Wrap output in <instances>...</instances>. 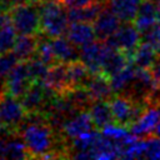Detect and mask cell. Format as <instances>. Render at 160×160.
<instances>
[{"label": "cell", "instance_id": "1", "mask_svg": "<svg viewBox=\"0 0 160 160\" xmlns=\"http://www.w3.org/2000/svg\"><path fill=\"white\" fill-rule=\"evenodd\" d=\"M32 120L26 116L21 126V136L25 141L30 158H60L62 156L58 149L59 136L55 129L48 122L42 112L29 114ZM20 129V128H19Z\"/></svg>", "mask_w": 160, "mask_h": 160}, {"label": "cell", "instance_id": "2", "mask_svg": "<svg viewBox=\"0 0 160 160\" xmlns=\"http://www.w3.org/2000/svg\"><path fill=\"white\" fill-rule=\"evenodd\" d=\"M62 0H45L39 2L41 18V32L48 38H58L66 34L69 16Z\"/></svg>", "mask_w": 160, "mask_h": 160}, {"label": "cell", "instance_id": "3", "mask_svg": "<svg viewBox=\"0 0 160 160\" xmlns=\"http://www.w3.org/2000/svg\"><path fill=\"white\" fill-rule=\"evenodd\" d=\"M9 15L18 34L39 35V31H41V18L38 2H25L12 6Z\"/></svg>", "mask_w": 160, "mask_h": 160}, {"label": "cell", "instance_id": "4", "mask_svg": "<svg viewBox=\"0 0 160 160\" xmlns=\"http://www.w3.org/2000/svg\"><path fill=\"white\" fill-rule=\"evenodd\" d=\"M140 40H141V32L139 31L136 25L131 24V21H124V24L119 26L116 32L104 41L108 45L126 52V55L131 60L132 52L139 46Z\"/></svg>", "mask_w": 160, "mask_h": 160}, {"label": "cell", "instance_id": "5", "mask_svg": "<svg viewBox=\"0 0 160 160\" xmlns=\"http://www.w3.org/2000/svg\"><path fill=\"white\" fill-rule=\"evenodd\" d=\"M18 99L10 94H4L0 98V119L5 128L10 130H18L28 116L26 109Z\"/></svg>", "mask_w": 160, "mask_h": 160}, {"label": "cell", "instance_id": "6", "mask_svg": "<svg viewBox=\"0 0 160 160\" xmlns=\"http://www.w3.org/2000/svg\"><path fill=\"white\" fill-rule=\"evenodd\" d=\"M32 80L29 72L28 60L26 61H18V64L12 68L9 75L5 79V91L15 98H21L29 86L31 85Z\"/></svg>", "mask_w": 160, "mask_h": 160}, {"label": "cell", "instance_id": "7", "mask_svg": "<svg viewBox=\"0 0 160 160\" xmlns=\"http://www.w3.org/2000/svg\"><path fill=\"white\" fill-rule=\"evenodd\" d=\"M30 158L21 134L11 130L6 136L0 138V159H26Z\"/></svg>", "mask_w": 160, "mask_h": 160}, {"label": "cell", "instance_id": "8", "mask_svg": "<svg viewBox=\"0 0 160 160\" xmlns=\"http://www.w3.org/2000/svg\"><path fill=\"white\" fill-rule=\"evenodd\" d=\"M106 52V42L100 41H91L80 49V60L88 66L89 71L95 75L101 72L102 60Z\"/></svg>", "mask_w": 160, "mask_h": 160}, {"label": "cell", "instance_id": "9", "mask_svg": "<svg viewBox=\"0 0 160 160\" xmlns=\"http://www.w3.org/2000/svg\"><path fill=\"white\" fill-rule=\"evenodd\" d=\"M120 22H121L120 18L111 10V8L104 6V9L100 11V14L94 21L96 38L102 41L106 40L108 38H110L112 34L116 32V30L121 25Z\"/></svg>", "mask_w": 160, "mask_h": 160}, {"label": "cell", "instance_id": "10", "mask_svg": "<svg viewBox=\"0 0 160 160\" xmlns=\"http://www.w3.org/2000/svg\"><path fill=\"white\" fill-rule=\"evenodd\" d=\"M160 120V109L158 104H150L141 116L130 125V131L136 136H144L152 131Z\"/></svg>", "mask_w": 160, "mask_h": 160}, {"label": "cell", "instance_id": "11", "mask_svg": "<svg viewBox=\"0 0 160 160\" xmlns=\"http://www.w3.org/2000/svg\"><path fill=\"white\" fill-rule=\"evenodd\" d=\"M94 126H95V124L91 119L90 112L81 111V112L72 115L64 122V125L61 128V132H62V135H65L69 139H75L86 131L94 130Z\"/></svg>", "mask_w": 160, "mask_h": 160}, {"label": "cell", "instance_id": "12", "mask_svg": "<svg viewBox=\"0 0 160 160\" xmlns=\"http://www.w3.org/2000/svg\"><path fill=\"white\" fill-rule=\"evenodd\" d=\"M42 82L48 88L54 90L56 94H64L68 90H70L68 79V64L58 61L54 65H51Z\"/></svg>", "mask_w": 160, "mask_h": 160}, {"label": "cell", "instance_id": "13", "mask_svg": "<svg viewBox=\"0 0 160 160\" xmlns=\"http://www.w3.org/2000/svg\"><path fill=\"white\" fill-rule=\"evenodd\" d=\"M130 61L131 60L129 59L126 52L106 44V52H105V56L102 60L101 72L105 74L106 76L111 78L112 75H115L116 72L122 70Z\"/></svg>", "mask_w": 160, "mask_h": 160}, {"label": "cell", "instance_id": "14", "mask_svg": "<svg viewBox=\"0 0 160 160\" xmlns=\"http://www.w3.org/2000/svg\"><path fill=\"white\" fill-rule=\"evenodd\" d=\"M91 96L92 101L95 100H110L112 98L114 90L110 84V78L102 72L91 75L89 82L85 86Z\"/></svg>", "mask_w": 160, "mask_h": 160}, {"label": "cell", "instance_id": "15", "mask_svg": "<svg viewBox=\"0 0 160 160\" xmlns=\"http://www.w3.org/2000/svg\"><path fill=\"white\" fill-rule=\"evenodd\" d=\"M134 24L141 34L149 31L158 25L156 19V2L151 0H142L139 8V11L134 19Z\"/></svg>", "mask_w": 160, "mask_h": 160}, {"label": "cell", "instance_id": "16", "mask_svg": "<svg viewBox=\"0 0 160 160\" xmlns=\"http://www.w3.org/2000/svg\"><path fill=\"white\" fill-rule=\"evenodd\" d=\"M66 36L72 44L81 48L94 41L96 34L94 25H91L90 22H70L66 31Z\"/></svg>", "mask_w": 160, "mask_h": 160}, {"label": "cell", "instance_id": "17", "mask_svg": "<svg viewBox=\"0 0 160 160\" xmlns=\"http://www.w3.org/2000/svg\"><path fill=\"white\" fill-rule=\"evenodd\" d=\"M105 0H98L80 8H69L68 16L70 22H94L100 11L104 9Z\"/></svg>", "mask_w": 160, "mask_h": 160}, {"label": "cell", "instance_id": "18", "mask_svg": "<svg viewBox=\"0 0 160 160\" xmlns=\"http://www.w3.org/2000/svg\"><path fill=\"white\" fill-rule=\"evenodd\" d=\"M18 31L10 19L9 12H2L0 16V54L10 52L12 50Z\"/></svg>", "mask_w": 160, "mask_h": 160}, {"label": "cell", "instance_id": "19", "mask_svg": "<svg viewBox=\"0 0 160 160\" xmlns=\"http://www.w3.org/2000/svg\"><path fill=\"white\" fill-rule=\"evenodd\" d=\"M51 42H52V49L58 61L68 64L80 59V51H78L76 45L72 44L69 39L58 36V38H52Z\"/></svg>", "mask_w": 160, "mask_h": 160}, {"label": "cell", "instance_id": "20", "mask_svg": "<svg viewBox=\"0 0 160 160\" xmlns=\"http://www.w3.org/2000/svg\"><path fill=\"white\" fill-rule=\"evenodd\" d=\"M38 35H20L18 36L12 52L19 61H26L35 56L38 49Z\"/></svg>", "mask_w": 160, "mask_h": 160}, {"label": "cell", "instance_id": "21", "mask_svg": "<svg viewBox=\"0 0 160 160\" xmlns=\"http://www.w3.org/2000/svg\"><path fill=\"white\" fill-rule=\"evenodd\" d=\"M88 109H89V112L91 115V119L95 126L99 129H102L104 126L114 121L109 100H95L90 104Z\"/></svg>", "mask_w": 160, "mask_h": 160}, {"label": "cell", "instance_id": "22", "mask_svg": "<svg viewBox=\"0 0 160 160\" xmlns=\"http://www.w3.org/2000/svg\"><path fill=\"white\" fill-rule=\"evenodd\" d=\"M156 59H158V50L155 49V46L151 45L150 42L142 41L134 50L131 61L135 64L136 68L150 69Z\"/></svg>", "mask_w": 160, "mask_h": 160}, {"label": "cell", "instance_id": "23", "mask_svg": "<svg viewBox=\"0 0 160 160\" xmlns=\"http://www.w3.org/2000/svg\"><path fill=\"white\" fill-rule=\"evenodd\" d=\"M91 75L92 74L89 71L88 66L80 59L68 62V79H69L70 89L79 88V86H86Z\"/></svg>", "mask_w": 160, "mask_h": 160}, {"label": "cell", "instance_id": "24", "mask_svg": "<svg viewBox=\"0 0 160 160\" xmlns=\"http://www.w3.org/2000/svg\"><path fill=\"white\" fill-rule=\"evenodd\" d=\"M142 0H109L111 10L124 21H132Z\"/></svg>", "mask_w": 160, "mask_h": 160}, {"label": "cell", "instance_id": "25", "mask_svg": "<svg viewBox=\"0 0 160 160\" xmlns=\"http://www.w3.org/2000/svg\"><path fill=\"white\" fill-rule=\"evenodd\" d=\"M135 74H136V66L132 61H130L122 70L112 75L110 78V84L112 86L114 92H121L125 89H128V86H130L134 80Z\"/></svg>", "mask_w": 160, "mask_h": 160}, {"label": "cell", "instance_id": "26", "mask_svg": "<svg viewBox=\"0 0 160 160\" xmlns=\"http://www.w3.org/2000/svg\"><path fill=\"white\" fill-rule=\"evenodd\" d=\"M101 134L105 138L112 140L116 144H122L132 132L131 131L129 132L126 126H124V125H119V124L114 125L111 122V124H109V125H106V126H104L101 129Z\"/></svg>", "mask_w": 160, "mask_h": 160}, {"label": "cell", "instance_id": "27", "mask_svg": "<svg viewBox=\"0 0 160 160\" xmlns=\"http://www.w3.org/2000/svg\"><path fill=\"white\" fill-rule=\"evenodd\" d=\"M35 56L39 58L40 60H42L49 66H51L55 62H58L55 52H54V49H52V42L49 41L48 39H42V40L39 41Z\"/></svg>", "mask_w": 160, "mask_h": 160}, {"label": "cell", "instance_id": "28", "mask_svg": "<svg viewBox=\"0 0 160 160\" xmlns=\"http://www.w3.org/2000/svg\"><path fill=\"white\" fill-rule=\"evenodd\" d=\"M28 66H29V72L32 81H44L50 68L48 64H45L42 60H40L36 56L28 60Z\"/></svg>", "mask_w": 160, "mask_h": 160}, {"label": "cell", "instance_id": "29", "mask_svg": "<svg viewBox=\"0 0 160 160\" xmlns=\"http://www.w3.org/2000/svg\"><path fill=\"white\" fill-rule=\"evenodd\" d=\"M148 159H160V138L150 136L145 139V155Z\"/></svg>", "mask_w": 160, "mask_h": 160}, {"label": "cell", "instance_id": "30", "mask_svg": "<svg viewBox=\"0 0 160 160\" xmlns=\"http://www.w3.org/2000/svg\"><path fill=\"white\" fill-rule=\"evenodd\" d=\"M142 41L150 42L151 45L155 46L158 52H160V25L154 26L149 31L142 34Z\"/></svg>", "mask_w": 160, "mask_h": 160}, {"label": "cell", "instance_id": "31", "mask_svg": "<svg viewBox=\"0 0 160 160\" xmlns=\"http://www.w3.org/2000/svg\"><path fill=\"white\" fill-rule=\"evenodd\" d=\"M150 71H151V75H152L154 81H155V85L158 88H160V58H158L155 60V62L150 68Z\"/></svg>", "mask_w": 160, "mask_h": 160}, {"label": "cell", "instance_id": "32", "mask_svg": "<svg viewBox=\"0 0 160 160\" xmlns=\"http://www.w3.org/2000/svg\"><path fill=\"white\" fill-rule=\"evenodd\" d=\"M94 1H98V0H62V2L68 8H80V6L89 5Z\"/></svg>", "mask_w": 160, "mask_h": 160}, {"label": "cell", "instance_id": "33", "mask_svg": "<svg viewBox=\"0 0 160 160\" xmlns=\"http://www.w3.org/2000/svg\"><path fill=\"white\" fill-rule=\"evenodd\" d=\"M25 2H35V0H8V10H10L12 6L25 4Z\"/></svg>", "mask_w": 160, "mask_h": 160}, {"label": "cell", "instance_id": "34", "mask_svg": "<svg viewBox=\"0 0 160 160\" xmlns=\"http://www.w3.org/2000/svg\"><path fill=\"white\" fill-rule=\"evenodd\" d=\"M156 19H158V25H160V2L156 4Z\"/></svg>", "mask_w": 160, "mask_h": 160}, {"label": "cell", "instance_id": "35", "mask_svg": "<svg viewBox=\"0 0 160 160\" xmlns=\"http://www.w3.org/2000/svg\"><path fill=\"white\" fill-rule=\"evenodd\" d=\"M0 5L2 6L4 10H8V0H0Z\"/></svg>", "mask_w": 160, "mask_h": 160}, {"label": "cell", "instance_id": "36", "mask_svg": "<svg viewBox=\"0 0 160 160\" xmlns=\"http://www.w3.org/2000/svg\"><path fill=\"white\" fill-rule=\"evenodd\" d=\"M155 134L160 138V120H159V122H158V125H156V128H155Z\"/></svg>", "mask_w": 160, "mask_h": 160}, {"label": "cell", "instance_id": "37", "mask_svg": "<svg viewBox=\"0 0 160 160\" xmlns=\"http://www.w3.org/2000/svg\"><path fill=\"white\" fill-rule=\"evenodd\" d=\"M4 126H5V125L2 124V121H1V119H0V134L2 132V129H4Z\"/></svg>", "mask_w": 160, "mask_h": 160}, {"label": "cell", "instance_id": "38", "mask_svg": "<svg viewBox=\"0 0 160 160\" xmlns=\"http://www.w3.org/2000/svg\"><path fill=\"white\" fill-rule=\"evenodd\" d=\"M1 9H2V6H1V5H0V16H1V14H2V12H4V11H1Z\"/></svg>", "mask_w": 160, "mask_h": 160}, {"label": "cell", "instance_id": "39", "mask_svg": "<svg viewBox=\"0 0 160 160\" xmlns=\"http://www.w3.org/2000/svg\"><path fill=\"white\" fill-rule=\"evenodd\" d=\"M41 1H45V0H35V2H38V4H39V2H41Z\"/></svg>", "mask_w": 160, "mask_h": 160}, {"label": "cell", "instance_id": "40", "mask_svg": "<svg viewBox=\"0 0 160 160\" xmlns=\"http://www.w3.org/2000/svg\"><path fill=\"white\" fill-rule=\"evenodd\" d=\"M4 94H5V92H4ZM4 94H0V96H1V95H4Z\"/></svg>", "mask_w": 160, "mask_h": 160}]
</instances>
